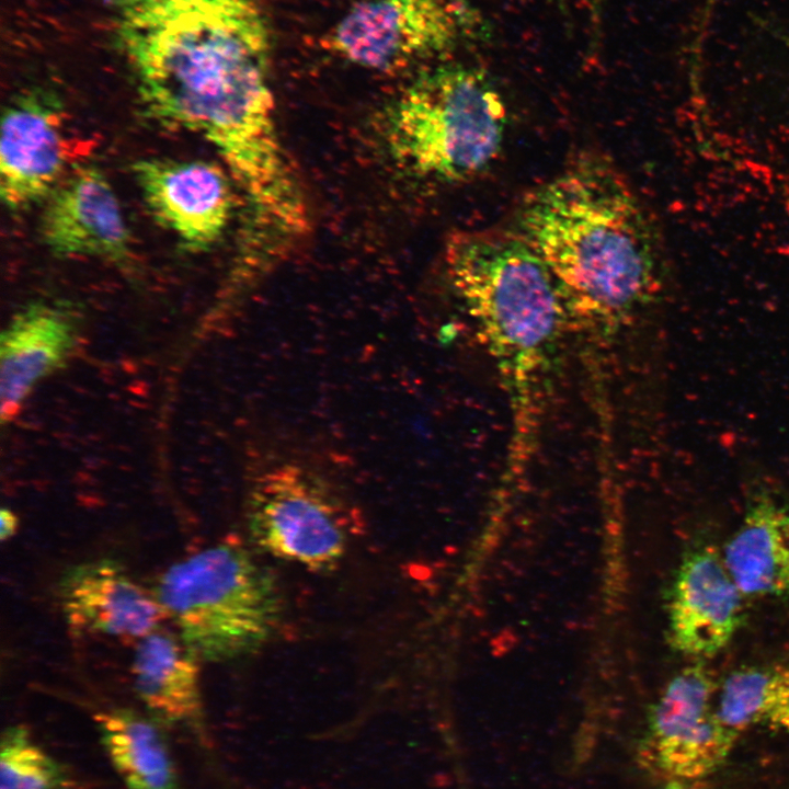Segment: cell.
Listing matches in <instances>:
<instances>
[{"label":"cell","instance_id":"6da1fadb","mask_svg":"<svg viewBox=\"0 0 789 789\" xmlns=\"http://www.w3.org/2000/svg\"><path fill=\"white\" fill-rule=\"evenodd\" d=\"M142 113L206 138L270 83L254 0H105Z\"/></svg>","mask_w":789,"mask_h":789},{"label":"cell","instance_id":"7a4b0ae2","mask_svg":"<svg viewBox=\"0 0 789 789\" xmlns=\"http://www.w3.org/2000/svg\"><path fill=\"white\" fill-rule=\"evenodd\" d=\"M517 224L556 278L569 316L588 328L613 333L658 290L655 227L604 158H579L535 187Z\"/></svg>","mask_w":789,"mask_h":789},{"label":"cell","instance_id":"3957f363","mask_svg":"<svg viewBox=\"0 0 789 789\" xmlns=\"http://www.w3.org/2000/svg\"><path fill=\"white\" fill-rule=\"evenodd\" d=\"M445 265L519 423L552 367L570 319L557 281L517 229L457 232L447 242Z\"/></svg>","mask_w":789,"mask_h":789},{"label":"cell","instance_id":"277c9868","mask_svg":"<svg viewBox=\"0 0 789 789\" xmlns=\"http://www.w3.org/2000/svg\"><path fill=\"white\" fill-rule=\"evenodd\" d=\"M505 103L480 70L439 66L421 75L386 106L381 133L391 158L422 179L457 183L499 158Z\"/></svg>","mask_w":789,"mask_h":789},{"label":"cell","instance_id":"5b68a950","mask_svg":"<svg viewBox=\"0 0 789 789\" xmlns=\"http://www.w3.org/2000/svg\"><path fill=\"white\" fill-rule=\"evenodd\" d=\"M153 593L199 661L224 662L261 648L282 597L273 574L244 548L217 544L165 570Z\"/></svg>","mask_w":789,"mask_h":789},{"label":"cell","instance_id":"8992f818","mask_svg":"<svg viewBox=\"0 0 789 789\" xmlns=\"http://www.w3.org/2000/svg\"><path fill=\"white\" fill-rule=\"evenodd\" d=\"M251 491L248 525L259 549L313 571L332 570L342 561L354 508L310 462L272 456Z\"/></svg>","mask_w":789,"mask_h":789},{"label":"cell","instance_id":"52a82bcc","mask_svg":"<svg viewBox=\"0 0 789 789\" xmlns=\"http://www.w3.org/2000/svg\"><path fill=\"white\" fill-rule=\"evenodd\" d=\"M484 30L464 0H354L323 46L357 66L395 72L444 56Z\"/></svg>","mask_w":789,"mask_h":789},{"label":"cell","instance_id":"ba28073f","mask_svg":"<svg viewBox=\"0 0 789 789\" xmlns=\"http://www.w3.org/2000/svg\"><path fill=\"white\" fill-rule=\"evenodd\" d=\"M717 693L709 671L696 662L651 706L637 761L660 789H702L728 762L740 736L720 719Z\"/></svg>","mask_w":789,"mask_h":789},{"label":"cell","instance_id":"9c48e42d","mask_svg":"<svg viewBox=\"0 0 789 789\" xmlns=\"http://www.w3.org/2000/svg\"><path fill=\"white\" fill-rule=\"evenodd\" d=\"M132 171L145 204L182 248L202 252L225 232L233 208L230 176L204 160L149 158Z\"/></svg>","mask_w":789,"mask_h":789},{"label":"cell","instance_id":"30bf717a","mask_svg":"<svg viewBox=\"0 0 789 789\" xmlns=\"http://www.w3.org/2000/svg\"><path fill=\"white\" fill-rule=\"evenodd\" d=\"M60 101L43 90L15 96L1 121L0 195L11 211L45 202L65 176Z\"/></svg>","mask_w":789,"mask_h":789},{"label":"cell","instance_id":"8fae6325","mask_svg":"<svg viewBox=\"0 0 789 789\" xmlns=\"http://www.w3.org/2000/svg\"><path fill=\"white\" fill-rule=\"evenodd\" d=\"M44 203L39 231L54 255L129 262L130 233L118 198L98 167L71 168Z\"/></svg>","mask_w":789,"mask_h":789},{"label":"cell","instance_id":"7c38bea8","mask_svg":"<svg viewBox=\"0 0 789 789\" xmlns=\"http://www.w3.org/2000/svg\"><path fill=\"white\" fill-rule=\"evenodd\" d=\"M744 597L722 556L708 547L688 551L678 564L667 599L672 647L694 659L719 653L742 622Z\"/></svg>","mask_w":789,"mask_h":789},{"label":"cell","instance_id":"4fadbf2b","mask_svg":"<svg viewBox=\"0 0 789 789\" xmlns=\"http://www.w3.org/2000/svg\"><path fill=\"white\" fill-rule=\"evenodd\" d=\"M58 592L64 617L78 636L137 642L169 619L153 591L146 590L112 559L70 567L60 578Z\"/></svg>","mask_w":789,"mask_h":789},{"label":"cell","instance_id":"5bb4252c","mask_svg":"<svg viewBox=\"0 0 789 789\" xmlns=\"http://www.w3.org/2000/svg\"><path fill=\"white\" fill-rule=\"evenodd\" d=\"M78 318L60 304L33 301L10 320L0 339V415L11 422L45 377L65 366L79 339Z\"/></svg>","mask_w":789,"mask_h":789},{"label":"cell","instance_id":"9a60e30c","mask_svg":"<svg viewBox=\"0 0 789 789\" xmlns=\"http://www.w3.org/2000/svg\"><path fill=\"white\" fill-rule=\"evenodd\" d=\"M721 556L745 596H789V506L756 496Z\"/></svg>","mask_w":789,"mask_h":789},{"label":"cell","instance_id":"2e32d148","mask_svg":"<svg viewBox=\"0 0 789 789\" xmlns=\"http://www.w3.org/2000/svg\"><path fill=\"white\" fill-rule=\"evenodd\" d=\"M198 662L178 633L161 628L136 642L132 663L134 687L156 721L199 723Z\"/></svg>","mask_w":789,"mask_h":789},{"label":"cell","instance_id":"e0dca14e","mask_svg":"<svg viewBox=\"0 0 789 789\" xmlns=\"http://www.w3.org/2000/svg\"><path fill=\"white\" fill-rule=\"evenodd\" d=\"M101 742L128 789H180L158 721L129 709L95 716Z\"/></svg>","mask_w":789,"mask_h":789},{"label":"cell","instance_id":"ac0fdd59","mask_svg":"<svg viewBox=\"0 0 789 789\" xmlns=\"http://www.w3.org/2000/svg\"><path fill=\"white\" fill-rule=\"evenodd\" d=\"M717 710L739 736L752 729L789 734V665L733 671L718 689Z\"/></svg>","mask_w":789,"mask_h":789},{"label":"cell","instance_id":"d6986e66","mask_svg":"<svg viewBox=\"0 0 789 789\" xmlns=\"http://www.w3.org/2000/svg\"><path fill=\"white\" fill-rule=\"evenodd\" d=\"M1 789H66L61 765L36 745L25 727L7 728L1 737Z\"/></svg>","mask_w":789,"mask_h":789},{"label":"cell","instance_id":"ffe728a7","mask_svg":"<svg viewBox=\"0 0 789 789\" xmlns=\"http://www.w3.org/2000/svg\"><path fill=\"white\" fill-rule=\"evenodd\" d=\"M0 517V537L2 541H5L15 535L19 527V518L14 512L7 507L1 508Z\"/></svg>","mask_w":789,"mask_h":789},{"label":"cell","instance_id":"44dd1931","mask_svg":"<svg viewBox=\"0 0 789 789\" xmlns=\"http://www.w3.org/2000/svg\"><path fill=\"white\" fill-rule=\"evenodd\" d=\"M605 0H591L592 21L595 27V32L599 25Z\"/></svg>","mask_w":789,"mask_h":789}]
</instances>
